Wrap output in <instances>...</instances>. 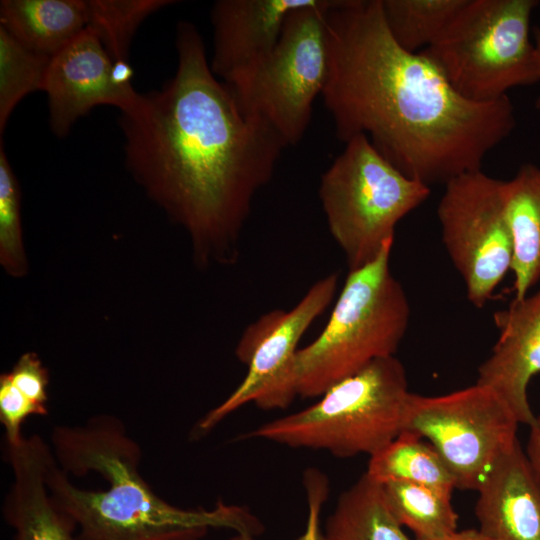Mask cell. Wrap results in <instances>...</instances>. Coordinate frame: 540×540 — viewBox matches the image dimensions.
Returning a JSON list of instances; mask_svg holds the SVG:
<instances>
[{"label":"cell","mask_w":540,"mask_h":540,"mask_svg":"<svg viewBox=\"0 0 540 540\" xmlns=\"http://www.w3.org/2000/svg\"><path fill=\"white\" fill-rule=\"evenodd\" d=\"M254 537L255 536L249 533L236 532V534L228 540H255Z\"/></svg>","instance_id":"4dcf8cb0"},{"label":"cell","mask_w":540,"mask_h":540,"mask_svg":"<svg viewBox=\"0 0 540 540\" xmlns=\"http://www.w3.org/2000/svg\"><path fill=\"white\" fill-rule=\"evenodd\" d=\"M337 286L336 273L324 276L291 309L266 312L245 328L235 354L247 366L246 376L222 403L197 422L196 434L205 435L277 382L297 352L302 336L333 301Z\"/></svg>","instance_id":"8fae6325"},{"label":"cell","mask_w":540,"mask_h":540,"mask_svg":"<svg viewBox=\"0 0 540 540\" xmlns=\"http://www.w3.org/2000/svg\"><path fill=\"white\" fill-rule=\"evenodd\" d=\"M477 491L475 514L482 533L495 540H540V483L519 440Z\"/></svg>","instance_id":"2e32d148"},{"label":"cell","mask_w":540,"mask_h":540,"mask_svg":"<svg viewBox=\"0 0 540 540\" xmlns=\"http://www.w3.org/2000/svg\"><path fill=\"white\" fill-rule=\"evenodd\" d=\"M536 0H468L432 45L420 51L464 98L490 102L514 87L539 83L530 39Z\"/></svg>","instance_id":"52a82bcc"},{"label":"cell","mask_w":540,"mask_h":540,"mask_svg":"<svg viewBox=\"0 0 540 540\" xmlns=\"http://www.w3.org/2000/svg\"><path fill=\"white\" fill-rule=\"evenodd\" d=\"M468 0H381L393 39L405 50L420 52L435 43Z\"/></svg>","instance_id":"7402d4cb"},{"label":"cell","mask_w":540,"mask_h":540,"mask_svg":"<svg viewBox=\"0 0 540 540\" xmlns=\"http://www.w3.org/2000/svg\"><path fill=\"white\" fill-rule=\"evenodd\" d=\"M173 0H87V28L100 39L114 62H128L132 38L140 24Z\"/></svg>","instance_id":"603a6c76"},{"label":"cell","mask_w":540,"mask_h":540,"mask_svg":"<svg viewBox=\"0 0 540 540\" xmlns=\"http://www.w3.org/2000/svg\"><path fill=\"white\" fill-rule=\"evenodd\" d=\"M530 428L525 454L529 464L540 483V415L536 416Z\"/></svg>","instance_id":"83f0119b"},{"label":"cell","mask_w":540,"mask_h":540,"mask_svg":"<svg viewBox=\"0 0 540 540\" xmlns=\"http://www.w3.org/2000/svg\"><path fill=\"white\" fill-rule=\"evenodd\" d=\"M504 185L505 180L482 170L465 173L445 184L437 206L443 244L477 308L488 302L512 267Z\"/></svg>","instance_id":"30bf717a"},{"label":"cell","mask_w":540,"mask_h":540,"mask_svg":"<svg viewBox=\"0 0 540 540\" xmlns=\"http://www.w3.org/2000/svg\"><path fill=\"white\" fill-rule=\"evenodd\" d=\"M345 145L321 177L319 198L329 232L353 271L394 240L396 225L428 198L430 186L402 173L365 135Z\"/></svg>","instance_id":"8992f818"},{"label":"cell","mask_w":540,"mask_h":540,"mask_svg":"<svg viewBox=\"0 0 540 540\" xmlns=\"http://www.w3.org/2000/svg\"><path fill=\"white\" fill-rule=\"evenodd\" d=\"M307 499V520L304 532L295 540H322L321 512L329 495V482L323 472L307 469L303 476Z\"/></svg>","instance_id":"4316f807"},{"label":"cell","mask_w":540,"mask_h":540,"mask_svg":"<svg viewBox=\"0 0 540 540\" xmlns=\"http://www.w3.org/2000/svg\"><path fill=\"white\" fill-rule=\"evenodd\" d=\"M513 237L514 299H522L540 281V167L525 163L504 185Z\"/></svg>","instance_id":"ac0fdd59"},{"label":"cell","mask_w":540,"mask_h":540,"mask_svg":"<svg viewBox=\"0 0 540 540\" xmlns=\"http://www.w3.org/2000/svg\"><path fill=\"white\" fill-rule=\"evenodd\" d=\"M50 59L0 27V135L17 104L26 95L42 91Z\"/></svg>","instance_id":"cb8c5ba5"},{"label":"cell","mask_w":540,"mask_h":540,"mask_svg":"<svg viewBox=\"0 0 540 540\" xmlns=\"http://www.w3.org/2000/svg\"><path fill=\"white\" fill-rule=\"evenodd\" d=\"M5 375L19 397L33 407L37 416L48 414L49 373L35 352L22 354Z\"/></svg>","instance_id":"484cf974"},{"label":"cell","mask_w":540,"mask_h":540,"mask_svg":"<svg viewBox=\"0 0 540 540\" xmlns=\"http://www.w3.org/2000/svg\"><path fill=\"white\" fill-rule=\"evenodd\" d=\"M392 514L381 484L364 473L340 494L322 540H411Z\"/></svg>","instance_id":"d6986e66"},{"label":"cell","mask_w":540,"mask_h":540,"mask_svg":"<svg viewBox=\"0 0 540 540\" xmlns=\"http://www.w3.org/2000/svg\"><path fill=\"white\" fill-rule=\"evenodd\" d=\"M176 48L173 78L121 112L126 164L186 231L198 265H230L253 199L287 145L217 79L193 24L179 23Z\"/></svg>","instance_id":"6da1fadb"},{"label":"cell","mask_w":540,"mask_h":540,"mask_svg":"<svg viewBox=\"0 0 540 540\" xmlns=\"http://www.w3.org/2000/svg\"><path fill=\"white\" fill-rule=\"evenodd\" d=\"M381 485L392 514L417 540H436L457 531L458 515L451 503L452 490L403 481Z\"/></svg>","instance_id":"ffe728a7"},{"label":"cell","mask_w":540,"mask_h":540,"mask_svg":"<svg viewBox=\"0 0 540 540\" xmlns=\"http://www.w3.org/2000/svg\"><path fill=\"white\" fill-rule=\"evenodd\" d=\"M436 540H495L480 530L467 529L463 531H455L454 533Z\"/></svg>","instance_id":"f1b7e54d"},{"label":"cell","mask_w":540,"mask_h":540,"mask_svg":"<svg viewBox=\"0 0 540 540\" xmlns=\"http://www.w3.org/2000/svg\"><path fill=\"white\" fill-rule=\"evenodd\" d=\"M518 424L495 391L476 383L440 396L411 393L403 432L429 439L456 488L478 490L497 460L518 440Z\"/></svg>","instance_id":"9c48e42d"},{"label":"cell","mask_w":540,"mask_h":540,"mask_svg":"<svg viewBox=\"0 0 540 540\" xmlns=\"http://www.w3.org/2000/svg\"><path fill=\"white\" fill-rule=\"evenodd\" d=\"M410 394L403 364L395 355L379 358L331 386L314 404L266 422L247 437L341 458L370 457L403 432Z\"/></svg>","instance_id":"5b68a950"},{"label":"cell","mask_w":540,"mask_h":540,"mask_svg":"<svg viewBox=\"0 0 540 540\" xmlns=\"http://www.w3.org/2000/svg\"><path fill=\"white\" fill-rule=\"evenodd\" d=\"M128 62H114L100 39L85 28L51 57L42 91L49 104L50 126L63 137L74 123L98 105L116 106L125 112L140 95L131 80Z\"/></svg>","instance_id":"7c38bea8"},{"label":"cell","mask_w":540,"mask_h":540,"mask_svg":"<svg viewBox=\"0 0 540 540\" xmlns=\"http://www.w3.org/2000/svg\"><path fill=\"white\" fill-rule=\"evenodd\" d=\"M535 47H536V51H537V55H538L539 72H540V28L537 31ZM539 83H540V80H539ZM535 108L538 111H540V93H539V95H538V97L536 99Z\"/></svg>","instance_id":"f546056e"},{"label":"cell","mask_w":540,"mask_h":540,"mask_svg":"<svg viewBox=\"0 0 540 540\" xmlns=\"http://www.w3.org/2000/svg\"><path fill=\"white\" fill-rule=\"evenodd\" d=\"M88 22L87 0H2L0 27L29 49L52 57Z\"/></svg>","instance_id":"e0dca14e"},{"label":"cell","mask_w":540,"mask_h":540,"mask_svg":"<svg viewBox=\"0 0 540 540\" xmlns=\"http://www.w3.org/2000/svg\"><path fill=\"white\" fill-rule=\"evenodd\" d=\"M499 337L490 356L479 366L476 383L495 391L519 424L531 426L536 415L528 400V385L540 373V286L522 299H513L494 315Z\"/></svg>","instance_id":"4fadbf2b"},{"label":"cell","mask_w":540,"mask_h":540,"mask_svg":"<svg viewBox=\"0 0 540 540\" xmlns=\"http://www.w3.org/2000/svg\"><path fill=\"white\" fill-rule=\"evenodd\" d=\"M365 473L379 484L403 481L450 490L456 488L451 472L436 450L408 432H402L370 456Z\"/></svg>","instance_id":"44dd1931"},{"label":"cell","mask_w":540,"mask_h":540,"mask_svg":"<svg viewBox=\"0 0 540 540\" xmlns=\"http://www.w3.org/2000/svg\"><path fill=\"white\" fill-rule=\"evenodd\" d=\"M322 92L337 137L365 135L408 177L428 186L481 170L516 125L508 96H461L422 52L391 36L381 0H336L327 13Z\"/></svg>","instance_id":"7a4b0ae2"},{"label":"cell","mask_w":540,"mask_h":540,"mask_svg":"<svg viewBox=\"0 0 540 540\" xmlns=\"http://www.w3.org/2000/svg\"><path fill=\"white\" fill-rule=\"evenodd\" d=\"M13 480L3 502V516L13 540H83L72 519L59 507L47 486L52 454L40 436L6 446Z\"/></svg>","instance_id":"9a60e30c"},{"label":"cell","mask_w":540,"mask_h":540,"mask_svg":"<svg viewBox=\"0 0 540 540\" xmlns=\"http://www.w3.org/2000/svg\"><path fill=\"white\" fill-rule=\"evenodd\" d=\"M0 264L14 278L28 272L21 226V190L0 142Z\"/></svg>","instance_id":"d4e9b609"},{"label":"cell","mask_w":540,"mask_h":540,"mask_svg":"<svg viewBox=\"0 0 540 540\" xmlns=\"http://www.w3.org/2000/svg\"><path fill=\"white\" fill-rule=\"evenodd\" d=\"M50 447L48 489L83 540H201L211 528L263 530L239 506L183 509L161 498L140 472L141 448L112 415L55 427Z\"/></svg>","instance_id":"3957f363"},{"label":"cell","mask_w":540,"mask_h":540,"mask_svg":"<svg viewBox=\"0 0 540 540\" xmlns=\"http://www.w3.org/2000/svg\"><path fill=\"white\" fill-rule=\"evenodd\" d=\"M393 241L345 280L327 324L298 349L277 382L254 403L287 407L295 397L314 398L372 361L394 356L409 325L407 295L390 269Z\"/></svg>","instance_id":"277c9868"},{"label":"cell","mask_w":540,"mask_h":540,"mask_svg":"<svg viewBox=\"0 0 540 540\" xmlns=\"http://www.w3.org/2000/svg\"><path fill=\"white\" fill-rule=\"evenodd\" d=\"M312 0H219L213 5L215 76L227 83L276 46L290 13Z\"/></svg>","instance_id":"5bb4252c"},{"label":"cell","mask_w":540,"mask_h":540,"mask_svg":"<svg viewBox=\"0 0 540 540\" xmlns=\"http://www.w3.org/2000/svg\"><path fill=\"white\" fill-rule=\"evenodd\" d=\"M336 0H312L290 13L272 51L225 83L241 108L297 144L328 76L327 13Z\"/></svg>","instance_id":"ba28073f"}]
</instances>
